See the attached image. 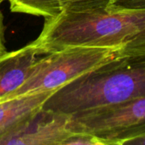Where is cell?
I'll use <instances>...</instances> for the list:
<instances>
[{
	"mask_svg": "<svg viewBox=\"0 0 145 145\" xmlns=\"http://www.w3.org/2000/svg\"><path fill=\"white\" fill-rule=\"evenodd\" d=\"M32 43L39 54L78 46L119 48L118 57L145 54V9L63 10L45 19Z\"/></svg>",
	"mask_w": 145,
	"mask_h": 145,
	"instance_id": "obj_1",
	"label": "cell"
},
{
	"mask_svg": "<svg viewBox=\"0 0 145 145\" xmlns=\"http://www.w3.org/2000/svg\"><path fill=\"white\" fill-rule=\"evenodd\" d=\"M145 97V54L110 59L55 90L42 109L71 116Z\"/></svg>",
	"mask_w": 145,
	"mask_h": 145,
	"instance_id": "obj_2",
	"label": "cell"
},
{
	"mask_svg": "<svg viewBox=\"0 0 145 145\" xmlns=\"http://www.w3.org/2000/svg\"><path fill=\"white\" fill-rule=\"evenodd\" d=\"M119 51V48L78 46L47 54L33 63L23 84L1 101L33 93L55 91L115 58Z\"/></svg>",
	"mask_w": 145,
	"mask_h": 145,
	"instance_id": "obj_3",
	"label": "cell"
},
{
	"mask_svg": "<svg viewBox=\"0 0 145 145\" xmlns=\"http://www.w3.org/2000/svg\"><path fill=\"white\" fill-rule=\"evenodd\" d=\"M67 127L93 135L105 145H123L145 135V97L71 115Z\"/></svg>",
	"mask_w": 145,
	"mask_h": 145,
	"instance_id": "obj_4",
	"label": "cell"
},
{
	"mask_svg": "<svg viewBox=\"0 0 145 145\" xmlns=\"http://www.w3.org/2000/svg\"><path fill=\"white\" fill-rule=\"evenodd\" d=\"M70 116L40 109L13 133L0 140V145H63L71 133L67 126Z\"/></svg>",
	"mask_w": 145,
	"mask_h": 145,
	"instance_id": "obj_5",
	"label": "cell"
},
{
	"mask_svg": "<svg viewBox=\"0 0 145 145\" xmlns=\"http://www.w3.org/2000/svg\"><path fill=\"white\" fill-rule=\"evenodd\" d=\"M38 55L31 42L20 49L6 52L0 57V101L23 84Z\"/></svg>",
	"mask_w": 145,
	"mask_h": 145,
	"instance_id": "obj_6",
	"label": "cell"
},
{
	"mask_svg": "<svg viewBox=\"0 0 145 145\" xmlns=\"http://www.w3.org/2000/svg\"><path fill=\"white\" fill-rule=\"evenodd\" d=\"M54 91L33 93L0 102V140L13 133L35 112Z\"/></svg>",
	"mask_w": 145,
	"mask_h": 145,
	"instance_id": "obj_7",
	"label": "cell"
},
{
	"mask_svg": "<svg viewBox=\"0 0 145 145\" xmlns=\"http://www.w3.org/2000/svg\"><path fill=\"white\" fill-rule=\"evenodd\" d=\"M14 13L31 14L44 19L57 16L61 11V0H8Z\"/></svg>",
	"mask_w": 145,
	"mask_h": 145,
	"instance_id": "obj_8",
	"label": "cell"
},
{
	"mask_svg": "<svg viewBox=\"0 0 145 145\" xmlns=\"http://www.w3.org/2000/svg\"><path fill=\"white\" fill-rule=\"evenodd\" d=\"M113 0H61L62 11H92L108 8Z\"/></svg>",
	"mask_w": 145,
	"mask_h": 145,
	"instance_id": "obj_9",
	"label": "cell"
},
{
	"mask_svg": "<svg viewBox=\"0 0 145 145\" xmlns=\"http://www.w3.org/2000/svg\"><path fill=\"white\" fill-rule=\"evenodd\" d=\"M63 145H105V143L93 135L83 133H71Z\"/></svg>",
	"mask_w": 145,
	"mask_h": 145,
	"instance_id": "obj_10",
	"label": "cell"
},
{
	"mask_svg": "<svg viewBox=\"0 0 145 145\" xmlns=\"http://www.w3.org/2000/svg\"><path fill=\"white\" fill-rule=\"evenodd\" d=\"M106 8L144 10L145 0H113Z\"/></svg>",
	"mask_w": 145,
	"mask_h": 145,
	"instance_id": "obj_11",
	"label": "cell"
},
{
	"mask_svg": "<svg viewBox=\"0 0 145 145\" xmlns=\"http://www.w3.org/2000/svg\"><path fill=\"white\" fill-rule=\"evenodd\" d=\"M3 32H4V28H3V14L1 11V3H0V57L6 53L5 47H4V42H3Z\"/></svg>",
	"mask_w": 145,
	"mask_h": 145,
	"instance_id": "obj_12",
	"label": "cell"
},
{
	"mask_svg": "<svg viewBox=\"0 0 145 145\" xmlns=\"http://www.w3.org/2000/svg\"><path fill=\"white\" fill-rule=\"evenodd\" d=\"M123 145H145V135L126 141Z\"/></svg>",
	"mask_w": 145,
	"mask_h": 145,
	"instance_id": "obj_13",
	"label": "cell"
},
{
	"mask_svg": "<svg viewBox=\"0 0 145 145\" xmlns=\"http://www.w3.org/2000/svg\"><path fill=\"white\" fill-rule=\"evenodd\" d=\"M3 1H5V0H0V3H3Z\"/></svg>",
	"mask_w": 145,
	"mask_h": 145,
	"instance_id": "obj_14",
	"label": "cell"
}]
</instances>
